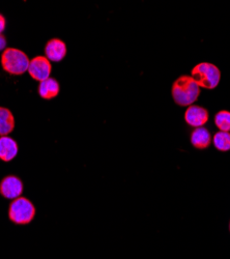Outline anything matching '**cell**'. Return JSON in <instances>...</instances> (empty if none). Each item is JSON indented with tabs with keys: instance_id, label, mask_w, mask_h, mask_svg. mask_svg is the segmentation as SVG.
I'll list each match as a JSON object with an SVG mask.
<instances>
[{
	"instance_id": "cell-14",
	"label": "cell",
	"mask_w": 230,
	"mask_h": 259,
	"mask_svg": "<svg viewBox=\"0 0 230 259\" xmlns=\"http://www.w3.org/2000/svg\"><path fill=\"white\" fill-rule=\"evenodd\" d=\"M215 124L221 132H230V111L222 110L215 115Z\"/></svg>"
},
{
	"instance_id": "cell-7",
	"label": "cell",
	"mask_w": 230,
	"mask_h": 259,
	"mask_svg": "<svg viewBox=\"0 0 230 259\" xmlns=\"http://www.w3.org/2000/svg\"><path fill=\"white\" fill-rule=\"evenodd\" d=\"M185 120L190 126L201 127L208 121V111L200 106H189L185 113Z\"/></svg>"
},
{
	"instance_id": "cell-1",
	"label": "cell",
	"mask_w": 230,
	"mask_h": 259,
	"mask_svg": "<svg viewBox=\"0 0 230 259\" xmlns=\"http://www.w3.org/2000/svg\"><path fill=\"white\" fill-rule=\"evenodd\" d=\"M171 94L178 106L189 107L198 100L200 88L191 76L182 75L173 82Z\"/></svg>"
},
{
	"instance_id": "cell-13",
	"label": "cell",
	"mask_w": 230,
	"mask_h": 259,
	"mask_svg": "<svg viewBox=\"0 0 230 259\" xmlns=\"http://www.w3.org/2000/svg\"><path fill=\"white\" fill-rule=\"evenodd\" d=\"M213 143L215 147L220 152H229L230 150V133L228 132H218L213 138Z\"/></svg>"
},
{
	"instance_id": "cell-3",
	"label": "cell",
	"mask_w": 230,
	"mask_h": 259,
	"mask_svg": "<svg viewBox=\"0 0 230 259\" xmlns=\"http://www.w3.org/2000/svg\"><path fill=\"white\" fill-rule=\"evenodd\" d=\"M30 60L28 56L21 50L8 48L2 55V64L4 70L11 75H22L28 71Z\"/></svg>"
},
{
	"instance_id": "cell-16",
	"label": "cell",
	"mask_w": 230,
	"mask_h": 259,
	"mask_svg": "<svg viewBox=\"0 0 230 259\" xmlns=\"http://www.w3.org/2000/svg\"><path fill=\"white\" fill-rule=\"evenodd\" d=\"M6 46H7V39L3 34H0V51H3L6 48Z\"/></svg>"
},
{
	"instance_id": "cell-2",
	"label": "cell",
	"mask_w": 230,
	"mask_h": 259,
	"mask_svg": "<svg viewBox=\"0 0 230 259\" xmlns=\"http://www.w3.org/2000/svg\"><path fill=\"white\" fill-rule=\"evenodd\" d=\"M191 75L199 88L206 90L216 89L221 79L220 70L210 62L198 63L192 70Z\"/></svg>"
},
{
	"instance_id": "cell-4",
	"label": "cell",
	"mask_w": 230,
	"mask_h": 259,
	"mask_svg": "<svg viewBox=\"0 0 230 259\" xmlns=\"http://www.w3.org/2000/svg\"><path fill=\"white\" fill-rule=\"evenodd\" d=\"M35 215V207L33 203L25 198L19 197L12 201L9 207V218L17 225L29 224Z\"/></svg>"
},
{
	"instance_id": "cell-6",
	"label": "cell",
	"mask_w": 230,
	"mask_h": 259,
	"mask_svg": "<svg viewBox=\"0 0 230 259\" xmlns=\"http://www.w3.org/2000/svg\"><path fill=\"white\" fill-rule=\"evenodd\" d=\"M23 183L16 176H8L0 182V194L7 199H17L23 193Z\"/></svg>"
},
{
	"instance_id": "cell-11",
	"label": "cell",
	"mask_w": 230,
	"mask_h": 259,
	"mask_svg": "<svg viewBox=\"0 0 230 259\" xmlns=\"http://www.w3.org/2000/svg\"><path fill=\"white\" fill-rule=\"evenodd\" d=\"M59 94V83L54 78H48L45 81L39 82L38 95L45 100H51Z\"/></svg>"
},
{
	"instance_id": "cell-10",
	"label": "cell",
	"mask_w": 230,
	"mask_h": 259,
	"mask_svg": "<svg viewBox=\"0 0 230 259\" xmlns=\"http://www.w3.org/2000/svg\"><path fill=\"white\" fill-rule=\"evenodd\" d=\"M191 143L197 149H205L212 143V135L207 128L196 127L191 134Z\"/></svg>"
},
{
	"instance_id": "cell-8",
	"label": "cell",
	"mask_w": 230,
	"mask_h": 259,
	"mask_svg": "<svg viewBox=\"0 0 230 259\" xmlns=\"http://www.w3.org/2000/svg\"><path fill=\"white\" fill-rule=\"evenodd\" d=\"M45 54L50 61L59 62L67 55V46L61 39L52 38L47 42L45 47Z\"/></svg>"
},
{
	"instance_id": "cell-9",
	"label": "cell",
	"mask_w": 230,
	"mask_h": 259,
	"mask_svg": "<svg viewBox=\"0 0 230 259\" xmlns=\"http://www.w3.org/2000/svg\"><path fill=\"white\" fill-rule=\"evenodd\" d=\"M18 143L9 136L0 137V160L4 162L13 161L18 155Z\"/></svg>"
},
{
	"instance_id": "cell-17",
	"label": "cell",
	"mask_w": 230,
	"mask_h": 259,
	"mask_svg": "<svg viewBox=\"0 0 230 259\" xmlns=\"http://www.w3.org/2000/svg\"><path fill=\"white\" fill-rule=\"evenodd\" d=\"M229 230H230V223H229Z\"/></svg>"
},
{
	"instance_id": "cell-5",
	"label": "cell",
	"mask_w": 230,
	"mask_h": 259,
	"mask_svg": "<svg viewBox=\"0 0 230 259\" xmlns=\"http://www.w3.org/2000/svg\"><path fill=\"white\" fill-rule=\"evenodd\" d=\"M51 71L52 66L50 60L44 56H36L30 60L27 72L34 80L41 82L50 78Z\"/></svg>"
},
{
	"instance_id": "cell-15",
	"label": "cell",
	"mask_w": 230,
	"mask_h": 259,
	"mask_svg": "<svg viewBox=\"0 0 230 259\" xmlns=\"http://www.w3.org/2000/svg\"><path fill=\"white\" fill-rule=\"evenodd\" d=\"M5 28H6V18L0 14V34L3 33Z\"/></svg>"
},
{
	"instance_id": "cell-12",
	"label": "cell",
	"mask_w": 230,
	"mask_h": 259,
	"mask_svg": "<svg viewBox=\"0 0 230 259\" xmlns=\"http://www.w3.org/2000/svg\"><path fill=\"white\" fill-rule=\"evenodd\" d=\"M15 118L7 108L0 107V136H8L14 131Z\"/></svg>"
}]
</instances>
